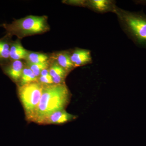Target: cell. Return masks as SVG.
Returning a JSON list of instances; mask_svg holds the SVG:
<instances>
[{
    "mask_svg": "<svg viewBox=\"0 0 146 146\" xmlns=\"http://www.w3.org/2000/svg\"><path fill=\"white\" fill-rule=\"evenodd\" d=\"M71 98L70 92L65 83L44 85L34 122L39 124L53 112L65 110Z\"/></svg>",
    "mask_w": 146,
    "mask_h": 146,
    "instance_id": "obj_1",
    "label": "cell"
},
{
    "mask_svg": "<svg viewBox=\"0 0 146 146\" xmlns=\"http://www.w3.org/2000/svg\"><path fill=\"white\" fill-rule=\"evenodd\" d=\"M113 13L128 37L138 46L146 48V15L124 10L117 6Z\"/></svg>",
    "mask_w": 146,
    "mask_h": 146,
    "instance_id": "obj_2",
    "label": "cell"
},
{
    "mask_svg": "<svg viewBox=\"0 0 146 146\" xmlns=\"http://www.w3.org/2000/svg\"><path fill=\"white\" fill-rule=\"evenodd\" d=\"M4 27L8 34L16 35L19 38L43 33L49 29L45 16H28L4 25Z\"/></svg>",
    "mask_w": 146,
    "mask_h": 146,
    "instance_id": "obj_3",
    "label": "cell"
},
{
    "mask_svg": "<svg viewBox=\"0 0 146 146\" xmlns=\"http://www.w3.org/2000/svg\"><path fill=\"white\" fill-rule=\"evenodd\" d=\"M44 85L39 81L18 86V94L27 119L34 122L43 91Z\"/></svg>",
    "mask_w": 146,
    "mask_h": 146,
    "instance_id": "obj_4",
    "label": "cell"
},
{
    "mask_svg": "<svg viewBox=\"0 0 146 146\" xmlns=\"http://www.w3.org/2000/svg\"><path fill=\"white\" fill-rule=\"evenodd\" d=\"M116 6V2L111 0H86L85 3V7L100 13H114Z\"/></svg>",
    "mask_w": 146,
    "mask_h": 146,
    "instance_id": "obj_5",
    "label": "cell"
},
{
    "mask_svg": "<svg viewBox=\"0 0 146 146\" xmlns=\"http://www.w3.org/2000/svg\"><path fill=\"white\" fill-rule=\"evenodd\" d=\"M77 118L76 115H72L65 110H58L51 114L42 120L39 124H61L71 121Z\"/></svg>",
    "mask_w": 146,
    "mask_h": 146,
    "instance_id": "obj_6",
    "label": "cell"
},
{
    "mask_svg": "<svg viewBox=\"0 0 146 146\" xmlns=\"http://www.w3.org/2000/svg\"><path fill=\"white\" fill-rule=\"evenodd\" d=\"M69 52L71 61L75 68L92 63L91 52L89 50L77 48Z\"/></svg>",
    "mask_w": 146,
    "mask_h": 146,
    "instance_id": "obj_7",
    "label": "cell"
},
{
    "mask_svg": "<svg viewBox=\"0 0 146 146\" xmlns=\"http://www.w3.org/2000/svg\"><path fill=\"white\" fill-rule=\"evenodd\" d=\"M24 68L23 63L21 60H13L4 69L5 73L13 81L19 82Z\"/></svg>",
    "mask_w": 146,
    "mask_h": 146,
    "instance_id": "obj_8",
    "label": "cell"
},
{
    "mask_svg": "<svg viewBox=\"0 0 146 146\" xmlns=\"http://www.w3.org/2000/svg\"><path fill=\"white\" fill-rule=\"evenodd\" d=\"M49 71L54 84H62L65 83V79L69 73L58 65L56 61L51 63Z\"/></svg>",
    "mask_w": 146,
    "mask_h": 146,
    "instance_id": "obj_9",
    "label": "cell"
},
{
    "mask_svg": "<svg viewBox=\"0 0 146 146\" xmlns=\"http://www.w3.org/2000/svg\"><path fill=\"white\" fill-rule=\"evenodd\" d=\"M52 58L58 65L69 73L75 68L71 61L69 51L57 53Z\"/></svg>",
    "mask_w": 146,
    "mask_h": 146,
    "instance_id": "obj_10",
    "label": "cell"
},
{
    "mask_svg": "<svg viewBox=\"0 0 146 146\" xmlns=\"http://www.w3.org/2000/svg\"><path fill=\"white\" fill-rule=\"evenodd\" d=\"M28 52L20 42H16L12 44L10 47L9 57L13 60L26 59Z\"/></svg>",
    "mask_w": 146,
    "mask_h": 146,
    "instance_id": "obj_11",
    "label": "cell"
},
{
    "mask_svg": "<svg viewBox=\"0 0 146 146\" xmlns=\"http://www.w3.org/2000/svg\"><path fill=\"white\" fill-rule=\"evenodd\" d=\"M37 81H38V78L35 75L31 70L27 66L24 67L21 79L19 82V86H23L27 84Z\"/></svg>",
    "mask_w": 146,
    "mask_h": 146,
    "instance_id": "obj_12",
    "label": "cell"
},
{
    "mask_svg": "<svg viewBox=\"0 0 146 146\" xmlns=\"http://www.w3.org/2000/svg\"><path fill=\"white\" fill-rule=\"evenodd\" d=\"M25 60L27 62L36 64L46 62L49 60V57L44 54L29 52Z\"/></svg>",
    "mask_w": 146,
    "mask_h": 146,
    "instance_id": "obj_13",
    "label": "cell"
},
{
    "mask_svg": "<svg viewBox=\"0 0 146 146\" xmlns=\"http://www.w3.org/2000/svg\"><path fill=\"white\" fill-rule=\"evenodd\" d=\"M50 64L49 60L44 63L36 64L27 62V66L31 70L37 77L39 78L41 72L45 69L49 68Z\"/></svg>",
    "mask_w": 146,
    "mask_h": 146,
    "instance_id": "obj_14",
    "label": "cell"
},
{
    "mask_svg": "<svg viewBox=\"0 0 146 146\" xmlns=\"http://www.w3.org/2000/svg\"><path fill=\"white\" fill-rule=\"evenodd\" d=\"M38 81L43 85L53 84L52 78L49 71V68L45 69L41 72L40 75L38 78Z\"/></svg>",
    "mask_w": 146,
    "mask_h": 146,
    "instance_id": "obj_15",
    "label": "cell"
},
{
    "mask_svg": "<svg viewBox=\"0 0 146 146\" xmlns=\"http://www.w3.org/2000/svg\"><path fill=\"white\" fill-rule=\"evenodd\" d=\"M10 46L5 42H0V60H6L10 58Z\"/></svg>",
    "mask_w": 146,
    "mask_h": 146,
    "instance_id": "obj_16",
    "label": "cell"
},
{
    "mask_svg": "<svg viewBox=\"0 0 146 146\" xmlns=\"http://www.w3.org/2000/svg\"><path fill=\"white\" fill-rule=\"evenodd\" d=\"M64 3L70 5L78 6L85 7L86 0H75V1H65Z\"/></svg>",
    "mask_w": 146,
    "mask_h": 146,
    "instance_id": "obj_17",
    "label": "cell"
}]
</instances>
